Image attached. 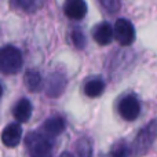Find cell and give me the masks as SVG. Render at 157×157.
Segmentation results:
<instances>
[{"mask_svg": "<svg viewBox=\"0 0 157 157\" xmlns=\"http://www.w3.org/2000/svg\"><path fill=\"white\" fill-rule=\"evenodd\" d=\"M92 36H94V40L97 41L101 46H108L109 43H112L114 37L113 33V28L109 22H101L92 30Z\"/></svg>", "mask_w": 157, "mask_h": 157, "instance_id": "ba28073f", "label": "cell"}, {"mask_svg": "<svg viewBox=\"0 0 157 157\" xmlns=\"http://www.w3.org/2000/svg\"><path fill=\"white\" fill-rule=\"evenodd\" d=\"M30 114H32V105L26 98H22L17 102V105L14 106V116L19 123H25L29 120Z\"/></svg>", "mask_w": 157, "mask_h": 157, "instance_id": "8fae6325", "label": "cell"}, {"mask_svg": "<svg viewBox=\"0 0 157 157\" xmlns=\"http://www.w3.org/2000/svg\"><path fill=\"white\" fill-rule=\"evenodd\" d=\"M99 4L102 6L103 8L106 10L108 14H116L119 13L120 7H121V3L120 0H98Z\"/></svg>", "mask_w": 157, "mask_h": 157, "instance_id": "9a60e30c", "label": "cell"}, {"mask_svg": "<svg viewBox=\"0 0 157 157\" xmlns=\"http://www.w3.org/2000/svg\"><path fill=\"white\" fill-rule=\"evenodd\" d=\"M131 153V149L128 147L127 142L124 141H117L116 144H113V146L110 147L108 153L101 155V157H128Z\"/></svg>", "mask_w": 157, "mask_h": 157, "instance_id": "7c38bea8", "label": "cell"}, {"mask_svg": "<svg viewBox=\"0 0 157 157\" xmlns=\"http://www.w3.org/2000/svg\"><path fill=\"white\" fill-rule=\"evenodd\" d=\"M120 116L127 121H134L139 117L141 113V103H139L138 98L135 95H125L124 98H121L117 105Z\"/></svg>", "mask_w": 157, "mask_h": 157, "instance_id": "5b68a950", "label": "cell"}, {"mask_svg": "<svg viewBox=\"0 0 157 157\" xmlns=\"http://www.w3.org/2000/svg\"><path fill=\"white\" fill-rule=\"evenodd\" d=\"M22 138V128L21 124L13 123L8 124L2 132V141L7 147H15L21 142Z\"/></svg>", "mask_w": 157, "mask_h": 157, "instance_id": "52a82bcc", "label": "cell"}, {"mask_svg": "<svg viewBox=\"0 0 157 157\" xmlns=\"http://www.w3.org/2000/svg\"><path fill=\"white\" fill-rule=\"evenodd\" d=\"M157 138V121L153 120L145 127H142L138 131L135 139H134L132 147H131V153L135 157L145 156L150 150L152 145L155 144Z\"/></svg>", "mask_w": 157, "mask_h": 157, "instance_id": "6da1fadb", "label": "cell"}, {"mask_svg": "<svg viewBox=\"0 0 157 157\" xmlns=\"http://www.w3.org/2000/svg\"><path fill=\"white\" fill-rule=\"evenodd\" d=\"M63 87H65V78L61 75H54L50 78V86H48V92L50 95H58L62 92Z\"/></svg>", "mask_w": 157, "mask_h": 157, "instance_id": "5bb4252c", "label": "cell"}, {"mask_svg": "<svg viewBox=\"0 0 157 157\" xmlns=\"http://www.w3.org/2000/svg\"><path fill=\"white\" fill-rule=\"evenodd\" d=\"M63 11L68 18L80 21L87 14V3L84 0H65Z\"/></svg>", "mask_w": 157, "mask_h": 157, "instance_id": "8992f818", "label": "cell"}, {"mask_svg": "<svg viewBox=\"0 0 157 157\" xmlns=\"http://www.w3.org/2000/svg\"><path fill=\"white\" fill-rule=\"evenodd\" d=\"M77 152L80 157H91V145L87 139H81L77 145Z\"/></svg>", "mask_w": 157, "mask_h": 157, "instance_id": "e0dca14e", "label": "cell"}, {"mask_svg": "<svg viewBox=\"0 0 157 157\" xmlns=\"http://www.w3.org/2000/svg\"><path fill=\"white\" fill-rule=\"evenodd\" d=\"M44 135L50 136H58L59 134H62V131L65 130V120L59 116L50 117L46 123H44Z\"/></svg>", "mask_w": 157, "mask_h": 157, "instance_id": "9c48e42d", "label": "cell"}, {"mask_svg": "<svg viewBox=\"0 0 157 157\" xmlns=\"http://www.w3.org/2000/svg\"><path fill=\"white\" fill-rule=\"evenodd\" d=\"M25 86L30 91H39L41 87V76L35 71H29L25 75Z\"/></svg>", "mask_w": 157, "mask_h": 157, "instance_id": "4fadbf2b", "label": "cell"}, {"mask_svg": "<svg viewBox=\"0 0 157 157\" xmlns=\"http://www.w3.org/2000/svg\"><path fill=\"white\" fill-rule=\"evenodd\" d=\"M72 43L77 47V48H84L86 47V36L80 29H73L72 30Z\"/></svg>", "mask_w": 157, "mask_h": 157, "instance_id": "2e32d148", "label": "cell"}, {"mask_svg": "<svg viewBox=\"0 0 157 157\" xmlns=\"http://www.w3.org/2000/svg\"><path fill=\"white\" fill-rule=\"evenodd\" d=\"M59 157H73V155H72V153H69V152H63Z\"/></svg>", "mask_w": 157, "mask_h": 157, "instance_id": "d6986e66", "label": "cell"}, {"mask_svg": "<svg viewBox=\"0 0 157 157\" xmlns=\"http://www.w3.org/2000/svg\"><path fill=\"white\" fill-rule=\"evenodd\" d=\"M114 39L121 46H131L135 41V28L130 19L119 18L113 28Z\"/></svg>", "mask_w": 157, "mask_h": 157, "instance_id": "277c9868", "label": "cell"}, {"mask_svg": "<svg viewBox=\"0 0 157 157\" xmlns=\"http://www.w3.org/2000/svg\"><path fill=\"white\" fill-rule=\"evenodd\" d=\"M105 90V81L101 77H91L84 84V92L90 98H97Z\"/></svg>", "mask_w": 157, "mask_h": 157, "instance_id": "30bf717a", "label": "cell"}, {"mask_svg": "<svg viewBox=\"0 0 157 157\" xmlns=\"http://www.w3.org/2000/svg\"><path fill=\"white\" fill-rule=\"evenodd\" d=\"M24 3H25V7L26 8H37V7H40L41 4L44 3V0H24Z\"/></svg>", "mask_w": 157, "mask_h": 157, "instance_id": "ac0fdd59", "label": "cell"}, {"mask_svg": "<svg viewBox=\"0 0 157 157\" xmlns=\"http://www.w3.org/2000/svg\"><path fill=\"white\" fill-rule=\"evenodd\" d=\"M0 95H2V87H0Z\"/></svg>", "mask_w": 157, "mask_h": 157, "instance_id": "ffe728a7", "label": "cell"}, {"mask_svg": "<svg viewBox=\"0 0 157 157\" xmlns=\"http://www.w3.org/2000/svg\"><path fill=\"white\" fill-rule=\"evenodd\" d=\"M22 68V54L17 47L6 46L0 48V72L4 75H15Z\"/></svg>", "mask_w": 157, "mask_h": 157, "instance_id": "3957f363", "label": "cell"}, {"mask_svg": "<svg viewBox=\"0 0 157 157\" xmlns=\"http://www.w3.org/2000/svg\"><path fill=\"white\" fill-rule=\"evenodd\" d=\"M26 149L30 157H51L52 145L47 135L39 132H30L25 139Z\"/></svg>", "mask_w": 157, "mask_h": 157, "instance_id": "7a4b0ae2", "label": "cell"}]
</instances>
